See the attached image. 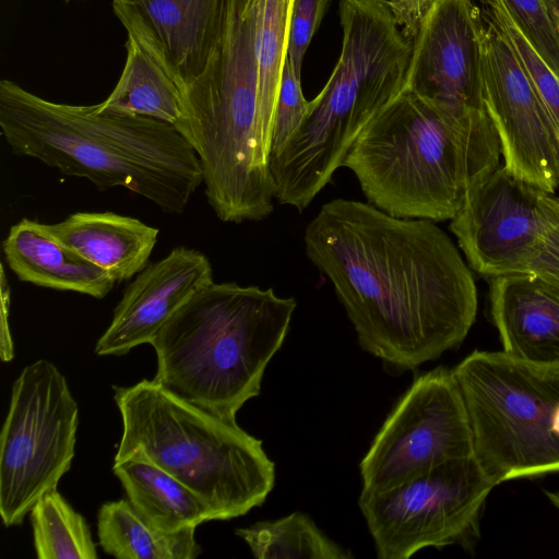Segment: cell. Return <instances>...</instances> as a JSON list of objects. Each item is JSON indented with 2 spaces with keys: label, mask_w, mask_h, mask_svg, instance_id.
<instances>
[{
  "label": "cell",
  "mask_w": 559,
  "mask_h": 559,
  "mask_svg": "<svg viewBox=\"0 0 559 559\" xmlns=\"http://www.w3.org/2000/svg\"><path fill=\"white\" fill-rule=\"evenodd\" d=\"M305 251L331 282L362 350L395 374L457 347L477 313L469 267L435 222L343 198L324 203Z\"/></svg>",
  "instance_id": "cell-1"
},
{
  "label": "cell",
  "mask_w": 559,
  "mask_h": 559,
  "mask_svg": "<svg viewBox=\"0 0 559 559\" xmlns=\"http://www.w3.org/2000/svg\"><path fill=\"white\" fill-rule=\"evenodd\" d=\"M0 129L13 154L35 158L98 190L126 188L181 214L203 183L198 155L170 124L50 102L0 81Z\"/></svg>",
  "instance_id": "cell-2"
},
{
  "label": "cell",
  "mask_w": 559,
  "mask_h": 559,
  "mask_svg": "<svg viewBox=\"0 0 559 559\" xmlns=\"http://www.w3.org/2000/svg\"><path fill=\"white\" fill-rule=\"evenodd\" d=\"M337 63L269 167L278 203L304 211L331 181L365 127L404 90L413 41L388 0H340Z\"/></svg>",
  "instance_id": "cell-3"
},
{
  "label": "cell",
  "mask_w": 559,
  "mask_h": 559,
  "mask_svg": "<svg viewBox=\"0 0 559 559\" xmlns=\"http://www.w3.org/2000/svg\"><path fill=\"white\" fill-rule=\"evenodd\" d=\"M500 158L492 121L456 120L403 91L360 132L343 167L368 203L395 217L436 223L451 221Z\"/></svg>",
  "instance_id": "cell-4"
},
{
  "label": "cell",
  "mask_w": 559,
  "mask_h": 559,
  "mask_svg": "<svg viewBox=\"0 0 559 559\" xmlns=\"http://www.w3.org/2000/svg\"><path fill=\"white\" fill-rule=\"evenodd\" d=\"M296 300L273 288L212 283L191 297L151 342L153 380L225 420L261 392L266 366L288 333Z\"/></svg>",
  "instance_id": "cell-5"
},
{
  "label": "cell",
  "mask_w": 559,
  "mask_h": 559,
  "mask_svg": "<svg viewBox=\"0 0 559 559\" xmlns=\"http://www.w3.org/2000/svg\"><path fill=\"white\" fill-rule=\"evenodd\" d=\"M255 0H227L216 48L186 87L178 131L199 157L204 192L225 223L261 221L274 210L270 154L259 122Z\"/></svg>",
  "instance_id": "cell-6"
},
{
  "label": "cell",
  "mask_w": 559,
  "mask_h": 559,
  "mask_svg": "<svg viewBox=\"0 0 559 559\" xmlns=\"http://www.w3.org/2000/svg\"><path fill=\"white\" fill-rule=\"evenodd\" d=\"M122 419L115 461L139 456L162 467L230 520L262 506L275 464L260 439L162 388L154 380L114 386Z\"/></svg>",
  "instance_id": "cell-7"
},
{
  "label": "cell",
  "mask_w": 559,
  "mask_h": 559,
  "mask_svg": "<svg viewBox=\"0 0 559 559\" xmlns=\"http://www.w3.org/2000/svg\"><path fill=\"white\" fill-rule=\"evenodd\" d=\"M474 457L500 483L559 473V362L475 350L453 369Z\"/></svg>",
  "instance_id": "cell-8"
},
{
  "label": "cell",
  "mask_w": 559,
  "mask_h": 559,
  "mask_svg": "<svg viewBox=\"0 0 559 559\" xmlns=\"http://www.w3.org/2000/svg\"><path fill=\"white\" fill-rule=\"evenodd\" d=\"M495 486L474 456L462 457L383 489H361L358 507L378 558L408 559L428 547H473Z\"/></svg>",
  "instance_id": "cell-9"
},
{
  "label": "cell",
  "mask_w": 559,
  "mask_h": 559,
  "mask_svg": "<svg viewBox=\"0 0 559 559\" xmlns=\"http://www.w3.org/2000/svg\"><path fill=\"white\" fill-rule=\"evenodd\" d=\"M79 406L64 376L46 359L12 385L0 435V515L20 525L36 501L57 488L74 456Z\"/></svg>",
  "instance_id": "cell-10"
},
{
  "label": "cell",
  "mask_w": 559,
  "mask_h": 559,
  "mask_svg": "<svg viewBox=\"0 0 559 559\" xmlns=\"http://www.w3.org/2000/svg\"><path fill=\"white\" fill-rule=\"evenodd\" d=\"M474 456L467 409L452 369L416 377L360 461L362 490L390 487L444 462Z\"/></svg>",
  "instance_id": "cell-11"
},
{
  "label": "cell",
  "mask_w": 559,
  "mask_h": 559,
  "mask_svg": "<svg viewBox=\"0 0 559 559\" xmlns=\"http://www.w3.org/2000/svg\"><path fill=\"white\" fill-rule=\"evenodd\" d=\"M484 103L498 133L503 166L533 188L554 194L559 165L549 115L503 28L483 16Z\"/></svg>",
  "instance_id": "cell-12"
},
{
  "label": "cell",
  "mask_w": 559,
  "mask_h": 559,
  "mask_svg": "<svg viewBox=\"0 0 559 559\" xmlns=\"http://www.w3.org/2000/svg\"><path fill=\"white\" fill-rule=\"evenodd\" d=\"M483 26L473 0H433L413 40L404 91L456 120L491 122L484 103Z\"/></svg>",
  "instance_id": "cell-13"
},
{
  "label": "cell",
  "mask_w": 559,
  "mask_h": 559,
  "mask_svg": "<svg viewBox=\"0 0 559 559\" xmlns=\"http://www.w3.org/2000/svg\"><path fill=\"white\" fill-rule=\"evenodd\" d=\"M540 193L503 165L469 189L450 230L475 272H528L545 231Z\"/></svg>",
  "instance_id": "cell-14"
},
{
  "label": "cell",
  "mask_w": 559,
  "mask_h": 559,
  "mask_svg": "<svg viewBox=\"0 0 559 559\" xmlns=\"http://www.w3.org/2000/svg\"><path fill=\"white\" fill-rule=\"evenodd\" d=\"M227 0H111L128 35L185 92L204 72L221 37Z\"/></svg>",
  "instance_id": "cell-15"
},
{
  "label": "cell",
  "mask_w": 559,
  "mask_h": 559,
  "mask_svg": "<svg viewBox=\"0 0 559 559\" xmlns=\"http://www.w3.org/2000/svg\"><path fill=\"white\" fill-rule=\"evenodd\" d=\"M213 281L210 260L199 250L177 247L148 263L127 286L110 324L95 345L99 356H122L151 344L164 324Z\"/></svg>",
  "instance_id": "cell-16"
},
{
  "label": "cell",
  "mask_w": 559,
  "mask_h": 559,
  "mask_svg": "<svg viewBox=\"0 0 559 559\" xmlns=\"http://www.w3.org/2000/svg\"><path fill=\"white\" fill-rule=\"evenodd\" d=\"M491 319L503 352L536 362H559V289L534 272L489 278Z\"/></svg>",
  "instance_id": "cell-17"
},
{
  "label": "cell",
  "mask_w": 559,
  "mask_h": 559,
  "mask_svg": "<svg viewBox=\"0 0 559 559\" xmlns=\"http://www.w3.org/2000/svg\"><path fill=\"white\" fill-rule=\"evenodd\" d=\"M7 264L16 277L37 286L102 299L116 280L55 238L45 224L23 218L2 242Z\"/></svg>",
  "instance_id": "cell-18"
},
{
  "label": "cell",
  "mask_w": 559,
  "mask_h": 559,
  "mask_svg": "<svg viewBox=\"0 0 559 559\" xmlns=\"http://www.w3.org/2000/svg\"><path fill=\"white\" fill-rule=\"evenodd\" d=\"M60 242L107 271L116 282L140 273L157 243L158 229L114 212H76L45 224Z\"/></svg>",
  "instance_id": "cell-19"
},
{
  "label": "cell",
  "mask_w": 559,
  "mask_h": 559,
  "mask_svg": "<svg viewBox=\"0 0 559 559\" xmlns=\"http://www.w3.org/2000/svg\"><path fill=\"white\" fill-rule=\"evenodd\" d=\"M112 472L133 508L160 531L176 532L214 520L209 506L195 492L145 459L114 461Z\"/></svg>",
  "instance_id": "cell-20"
},
{
  "label": "cell",
  "mask_w": 559,
  "mask_h": 559,
  "mask_svg": "<svg viewBox=\"0 0 559 559\" xmlns=\"http://www.w3.org/2000/svg\"><path fill=\"white\" fill-rule=\"evenodd\" d=\"M124 48L120 78L109 96L96 104L97 110L155 119L179 131L186 119L182 88L133 36L127 34Z\"/></svg>",
  "instance_id": "cell-21"
},
{
  "label": "cell",
  "mask_w": 559,
  "mask_h": 559,
  "mask_svg": "<svg viewBox=\"0 0 559 559\" xmlns=\"http://www.w3.org/2000/svg\"><path fill=\"white\" fill-rule=\"evenodd\" d=\"M195 528L160 531L124 499L104 503L97 516L99 545L119 559H194L202 552Z\"/></svg>",
  "instance_id": "cell-22"
},
{
  "label": "cell",
  "mask_w": 559,
  "mask_h": 559,
  "mask_svg": "<svg viewBox=\"0 0 559 559\" xmlns=\"http://www.w3.org/2000/svg\"><path fill=\"white\" fill-rule=\"evenodd\" d=\"M292 4L293 0H255L259 122L269 154L283 69L288 57Z\"/></svg>",
  "instance_id": "cell-23"
},
{
  "label": "cell",
  "mask_w": 559,
  "mask_h": 559,
  "mask_svg": "<svg viewBox=\"0 0 559 559\" xmlns=\"http://www.w3.org/2000/svg\"><path fill=\"white\" fill-rule=\"evenodd\" d=\"M236 535L259 559L308 558L350 559L353 554L329 538L302 512H293L273 521H262L237 528Z\"/></svg>",
  "instance_id": "cell-24"
},
{
  "label": "cell",
  "mask_w": 559,
  "mask_h": 559,
  "mask_svg": "<svg viewBox=\"0 0 559 559\" xmlns=\"http://www.w3.org/2000/svg\"><path fill=\"white\" fill-rule=\"evenodd\" d=\"M34 548L39 559H95L91 530L57 488L44 493L29 511Z\"/></svg>",
  "instance_id": "cell-25"
},
{
  "label": "cell",
  "mask_w": 559,
  "mask_h": 559,
  "mask_svg": "<svg viewBox=\"0 0 559 559\" xmlns=\"http://www.w3.org/2000/svg\"><path fill=\"white\" fill-rule=\"evenodd\" d=\"M487 13L503 28L532 78L549 115L559 165V78L546 66L516 28L499 0H486Z\"/></svg>",
  "instance_id": "cell-26"
},
{
  "label": "cell",
  "mask_w": 559,
  "mask_h": 559,
  "mask_svg": "<svg viewBox=\"0 0 559 559\" xmlns=\"http://www.w3.org/2000/svg\"><path fill=\"white\" fill-rule=\"evenodd\" d=\"M536 55L559 78V33L544 0H499Z\"/></svg>",
  "instance_id": "cell-27"
},
{
  "label": "cell",
  "mask_w": 559,
  "mask_h": 559,
  "mask_svg": "<svg viewBox=\"0 0 559 559\" xmlns=\"http://www.w3.org/2000/svg\"><path fill=\"white\" fill-rule=\"evenodd\" d=\"M309 107L310 102L302 94L301 80L296 76L287 57L274 112L270 157L277 154L299 128Z\"/></svg>",
  "instance_id": "cell-28"
},
{
  "label": "cell",
  "mask_w": 559,
  "mask_h": 559,
  "mask_svg": "<svg viewBox=\"0 0 559 559\" xmlns=\"http://www.w3.org/2000/svg\"><path fill=\"white\" fill-rule=\"evenodd\" d=\"M331 0H293L290 13L288 58L298 79L305 53L328 11Z\"/></svg>",
  "instance_id": "cell-29"
},
{
  "label": "cell",
  "mask_w": 559,
  "mask_h": 559,
  "mask_svg": "<svg viewBox=\"0 0 559 559\" xmlns=\"http://www.w3.org/2000/svg\"><path fill=\"white\" fill-rule=\"evenodd\" d=\"M540 204L545 216V231L528 272L539 274L559 289V197L542 192Z\"/></svg>",
  "instance_id": "cell-30"
},
{
  "label": "cell",
  "mask_w": 559,
  "mask_h": 559,
  "mask_svg": "<svg viewBox=\"0 0 559 559\" xmlns=\"http://www.w3.org/2000/svg\"><path fill=\"white\" fill-rule=\"evenodd\" d=\"M392 14L403 35L412 41L430 11L433 0H388Z\"/></svg>",
  "instance_id": "cell-31"
},
{
  "label": "cell",
  "mask_w": 559,
  "mask_h": 559,
  "mask_svg": "<svg viewBox=\"0 0 559 559\" xmlns=\"http://www.w3.org/2000/svg\"><path fill=\"white\" fill-rule=\"evenodd\" d=\"M10 286L4 270L1 265V331H0V357L9 362L14 357L13 340L10 330Z\"/></svg>",
  "instance_id": "cell-32"
},
{
  "label": "cell",
  "mask_w": 559,
  "mask_h": 559,
  "mask_svg": "<svg viewBox=\"0 0 559 559\" xmlns=\"http://www.w3.org/2000/svg\"><path fill=\"white\" fill-rule=\"evenodd\" d=\"M544 2L559 33V0H544Z\"/></svg>",
  "instance_id": "cell-33"
},
{
  "label": "cell",
  "mask_w": 559,
  "mask_h": 559,
  "mask_svg": "<svg viewBox=\"0 0 559 559\" xmlns=\"http://www.w3.org/2000/svg\"><path fill=\"white\" fill-rule=\"evenodd\" d=\"M545 493L552 504L559 509V492L545 491Z\"/></svg>",
  "instance_id": "cell-34"
},
{
  "label": "cell",
  "mask_w": 559,
  "mask_h": 559,
  "mask_svg": "<svg viewBox=\"0 0 559 559\" xmlns=\"http://www.w3.org/2000/svg\"><path fill=\"white\" fill-rule=\"evenodd\" d=\"M64 1H69V0H64Z\"/></svg>",
  "instance_id": "cell-35"
}]
</instances>
